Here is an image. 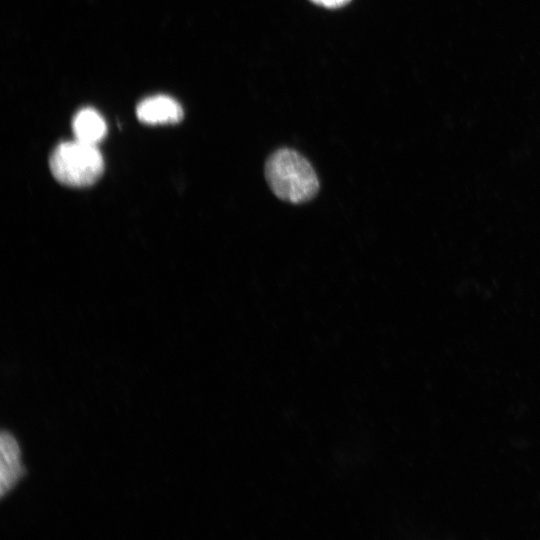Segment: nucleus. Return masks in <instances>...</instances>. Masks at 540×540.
<instances>
[{
	"label": "nucleus",
	"instance_id": "423d86ee",
	"mask_svg": "<svg viewBox=\"0 0 540 540\" xmlns=\"http://www.w3.org/2000/svg\"><path fill=\"white\" fill-rule=\"evenodd\" d=\"M311 1L326 8H338L345 5L350 0H311Z\"/></svg>",
	"mask_w": 540,
	"mask_h": 540
},
{
	"label": "nucleus",
	"instance_id": "20e7f679",
	"mask_svg": "<svg viewBox=\"0 0 540 540\" xmlns=\"http://www.w3.org/2000/svg\"><path fill=\"white\" fill-rule=\"evenodd\" d=\"M1 496L10 491L23 476L20 450L14 437L8 432L1 434Z\"/></svg>",
	"mask_w": 540,
	"mask_h": 540
},
{
	"label": "nucleus",
	"instance_id": "f03ea898",
	"mask_svg": "<svg viewBox=\"0 0 540 540\" xmlns=\"http://www.w3.org/2000/svg\"><path fill=\"white\" fill-rule=\"evenodd\" d=\"M49 163L55 179L72 187L92 185L104 169L103 157L96 145L77 139L59 144L52 152Z\"/></svg>",
	"mask_w": 540,
	"mask_h": 540
},
{
	"label": "nucleus",
	"instance_id": "f257e3e1",
	"mask_svg": "<svg viewBox=\"0 0 540 540\" xmlns=\"http://www.w3.org/2000/svg\"><path fill=\"white\" fill-rule=\"evenodd\" d=\"M264 171L270 189L283 201L305 203L319 191V179L313 166L293 149L274 151L266 160Z\"/></svg>",
	"mask_w": 540,
	"mask_h": 540
},
{
	"label": "nucleus",
	"instance_id": "7ed1b4c3",
	"mask_svg": "<svg viewBox=\"0 0 540 540\" xmlns=\"http://www.w3.org/2000/svg\"><path fill=\"white\" fill-rule=\"evenodd\" d=\"M138 119L146 124L176 123L183 117L181 105L166 95H155L143 99L136 109Z\"/></svg>",
	"mask_w": 540,
	"mask_h": 540
},
{
	"label": "nucleus",
	"instance_id": "39448f33",
	"mask_svg": "<svg viewBox=\"0 0 540 540\" xmlns=\"http://www.w3.org/2000/svg\"><path fill=\"white\" fill-rule=\"evenodd\" d=\"M72 128L77 140L92 145L100 142L107 132L105 120L92 108L79 110L73 118Z\"/></svg>",
	"mask_w": 540,
	"mask_h": 540
}]
</instances>
